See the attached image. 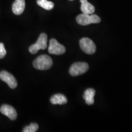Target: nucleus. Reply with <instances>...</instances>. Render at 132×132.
Returning a JSON list of instances; mask_svg holds the SVG:
<instances>
[{
    "instance_id": "nucleus-1",
    "label": "nucleus",
    "mask_w": 132,
    "mask_h": 132,
    "mask_svg": "<svg viewBox=\"0 0 132 132\" xmlns=\"http://www.w3.org/2000/svg\"><path fill=\"white\" fill-rule=\"evenodd\" d=\"M53 65L52 59L48 55H41L33 62L34 68L38 70H45L50 69Z\"/></svg>"
},
{
    "instance_id": "nucleus-2",
    "label": "nucleus",
    "mask_w": 132,
    "mask_h": 132,
    "mask_svg": "<svg viewBox=\"0 0 132 132\" xmlns=\"http://www.w3.org/2000/svg\"><path fill=\"white\" fill-rule=\"evenodd\" d=\"M77 21L80 25L86 26L91 23H98L101 19L95 14H82L77 16Z\"/></svg>"
},
{
    "instance_id": "nucleus-3",
    "label": "nucleus",
    "mask_w": 132,
    "mask_h": 132,
    "mask_svg": "<svg viewBox=\"0 0 132 132\" xmlns=\"http://www.w3.org/2000/svg\"><path fill=\"white\" fill-rule=\"evenodd\" d=\"M47 47V35L45 33L41 34L36 44L31 45L29 51L31 53H37L39 50H45Z\"/></svg>"
},
{
    "instance_id": "nucleus-4",
    "label": "nucleus",
    "mask_w": 132,
    "mask_h": 132,
    "mask_svg": "<svg viewBox=\"0 0 132 132\" xmlns=\"http://www.w3.org/2000/svg\"><path fill=\"white\" fill-rule=\"evenodd\" d=\"M89 69V65L86 62H75L71 66L69 73L72 76H78L85 73Z\"/></svg>"
},
{
    "instance_id": "nucleus-5",
    "label": "nucleus",
    "mask_w": 132,
    "mask_h": 132,
    "mask_svg": "<svg viewBox=\"0 0 132 132\" xmlns=\"http://www.w3.org/2000/svg\"><path fill=\"white\" fill-rule=\"evenodd\" d=\"M80 45L82 50L87 54H94L96 51L95 44L91 39L89 38H82L80 40Z\"/></svg>"
},
{
    "instance_id": "nucleus-6",
    "label": "nucleus",
    "mask_w": 132,
    "mask_h": 132,
    "mask_svg": "<svg viewBox=\"0 0 132 132\" xmlns=\"http://www.w3.org/2000/svg\"><path fill=\"white\" fill-rule=\"evenodd\" d=\"M48 52L52 54L60 55L65 52V48L54 39H52L50 41Z\"/></svg>"
},
{
    "instance_id": "nucleus-7",
    "label": "nucleus",
    "mask_w": 132,
    "mask_h": 132,
    "mask_svg": "<svg viewBox=\"0 0 132 132\" xmlns=\"http://www.w3.org/2000/svg\"><path fill=\"white\" fill-rule=\"evenodd\" d=\"M0 78L1 80L7 84L8 86L12 89L15 88L17 86V81L12 74L7 71H2L0 72Z\"/></svg>"
},
{
    "instance_id": "nucleus-8",
    "label": "nucleus",
    "mask_w": 132,
    "mask_h": 132,
    "mask_svg": "<svg viewBox=\"0 0 132 132\" xmlns=\"http://www.w3.org/2000/svg\"><path fill=\"white\" fill-rule=\"evenodd\" d=\"M0 111L3 114L8 117L11 120H15L17 117V113L14 107L11 105H3L0 108Z\"/></svg>"
},
{
    "instance_id": "nucleus-9",
    "label": "nucleus",
    "mask_w": 132,
    "mask_h": 132,
    "mask_svg": "<svg viewBox=\"0 0 132 132\" xmlns=\"http://www.w3.org/2000/svg\"><path fill=\"white\" fill-rule=\"evenodd\" d=\"M25 8L24 0H15L12 5V11L15 15H20L23 12Z\"/></svg>"
},
{
    "instance_id": "nucleus-10",
    "label": "nucleus",
    "mask_w": 132,
    "mask_h": 132,
    "mask_svg": "<svg viewBox=\"0 0 132 132\" xmlns=\"http://www.w3.org/2000/svg\"><path fill=\"white\" fill-rule=\"evenodd\" d=\"M81 3V10L83 14H92L95 12V7L93 5L87 1V0H80Z\"/></svg>"
},
{
    "instance_id": "nucleus-11",
    "label": "nucleus",
    "mask_w": 132,
    "mask_h": 132,
    "mask_svg": "<svg viewBox=\"0 0 132 132\" xmlns=\"http://www.w3.org/2000/svg\"><path fill=\"white\" fill-rule=\"evenodd\" d=\"M95 94V90L94 89L89 88L85 90L83 95V98L85 100L86 103L87 105H91L94 103V97Z\"/></svg>"
},
{
    "instance_id": "nucleus-12",
    "label": "nucleus",
    "mask_w": 132,
    "mask_h": 132,
    "mask_svg": "<svg viewBox=\"0 0 132 132\" xmlns=\"http://www.w3.org/2000/svg\"><path fill=\"white\" fill-rule=\"evenodd\" d=\"M50 102L53 105H64L67 103V98L63 94H57L51 97Z\"/></svg>"
},
{
    "instance_id": "nucleus-13",
    "label": "nucleus",
    "mask_w": 132,
    "mask_h": 132,
    "mask_svg": "<svg viewBox=\"0 0 132 132\" xmlns=\"http://www.w3.org/2000/svg\"><path fill=\"white\" fill-rule=\"evenodd\" d=\"M37 3L41 7L48 11L52 10L54 7V3L47 0H37Z\"/></svg>"
},
{
    "instance_id": "nucleus-14",
    "label": "nucleus",
    "mask_w": 132,
    "mask_h": 132,
    "mask_svg": "<svg viewBox=\"0 0 132 132\" xmlns=\"http://www.w3.org/2000/svg\"><path fill=\"white\" fill-rule=\"evenodd\" d=\"M39 128V125L36 123H31L28 126H26L23 128V132H36Z\"/></svg>"
},
{
    "instance_id": "nucleus-15",
    "label": "nucleus",
    "mask_w": 132,
    "mask_h": 132,
    "mask_svg": "<svg viewBox=\"0 0 132 132\" xmlns=\"http://www.w3.org/2000/svg\"><path fill=\"white\" fill-rule=\"evenodd\" d=\"M6 54V50L4 45L3 43H0V59H2Z\"/></svg>"
},
{
    "instance_id": "nucleus-16",
    "label": "nucleus",
    "mask_w": 132,
    "mask_h": 132,
    "mask_svg": "<svg viewBox=\"0 0 132 132\" xmlns=\"http://www.w3.org/2000/svg\"><path fill=\"white\" fill-rule=\"evenodd\" d=\"M70 1H73V0H70Z\"/></svg>"
}]
</instances>
